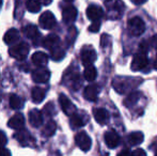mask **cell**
<instances>
[{
  "label": "cell",
  "mask_w": 157,
  "mask_h": 156,
  "mask_svg": "<svg viewBox=\"0 0 157 156\" xmlns=\"http://www.w3.org/2000/svg\"><path fill=\"white\" fill-rule=\"evenodd\" d=\"M143 79L141 78H132V77H117L112 81V86H113L114 90L118 93L123 94L125 92L129 91L130 89L138 87Z\"/></svg>",
  "instance_id": "obj_1"
},
{
  "label": "cell",
  "mask_w": 157,
  "mask_h": 156,
  "mask_svg": "<svg viewBox=\"0 0 157 156\" xmlns=\"http://www.w3.org/2000/svg\"><path fill=\"white\" fill-rule=\"evenodd\" d=\"M9 54L12 58L18 61H23L27 58L28 54H29V45L25 42H21L16 45L12 46L9 49Z\"/></svg>",
  "instance_id": "obj_2"
},
{
  "label": "cell",
  "mask_w": 157,
  "mask_h": 156,
  "mask_svg": "<svg viewBox=\"0 0 157 156\" xmlns=\"http://www.w3.org/2000/svg\"><path fill=\"white\" fill-rule=\"evenodd\" d=\"M128 32L134 36H139L144 32L145 30V24L140 17L136 16L132 17L128 21L127 24Z\"/></svg>",
  "instance_id": "obj_3"
},
{
  "label": "cell",
  "mask_w": 157,
  "mask_h": 156,
  "mask_svg": "<svg viewBox=\"0 0 157 156\" xmlns=\"http://www.w3.org/2000/svg\"><path fill=\"white\" fill-rule=\"evenodd\" d=\"M147 64H149V60H147V52L140 50L134 56L130 67L132 71H141V70H144L147 67Z\"/></svg>",
  "instance_id": "obj_4"
},
{
  "label": "cell",
  "mask_w": 157,
  "mask_h": 156,
  "mask_svg": "<svg viewBox=\"0 0 157 156\" xmlns=\"http://www.w3.org/2000/svg\"><path fill=\"white\" fill-rule=\"evenodd\" d=\"M75 141H76V144L79 146V149H81L82 151L87 152L91 149L92 146V141L91 138L89 137L86 131H80L78 133L76 136H75Z\"/></svg>",
  "instance_id": "obj_5"
},
{
  "label": "cell",
  "mask_w": 157,
  "mask_h": 156,
  "mask_svg": "<svg viewBox=\"0 0 157 156\" xmlns=\"http://www.w3.org/2000/svg\"><path fill=\"white\" fill-rule=\"evenodd\" d=\"M96 60V51L91 46H85L81 49V61L85 67L92 65V63Z\"/></svg>",
  "instance_id": "obj_6"
},
{
  "label": "cell",
  "mask_w": 157,
  "mask_h": 156,
  "mask_svg": "<svg viewBox=\"0 0 157 156\" xmlns=\"http://www.w3.org/2000/svg\"><path fill=\"white\" fill-rule=\"evenodd\" d=\"M59 103H60V106L62 108L63 112L66 116L71 117L72 115H74L76 112V107L72 103V101L65 95V94H60L59 95Z\"/></svg>",
  "instance_id": "obj_7"
},
{
  "label": "cell",
  "mask_w": 157,
  "mask_h": 156,
  "mask_svg": "<svg viewBox=\"0 0 157 156\" xmlns=\"http://www.w3.org/2000/svg\"><path fill=\"white\" fill-rule=\"evenodd\" d=\"M39 23L42 28L48 30V29H52V28L56 26L57 21H56L55 15L52 14V12H49V11H46V12H44L43 14L40 16Z\"/></svg>",
  "instance_id": "obj_8"
},
{
  "label": "cell",
  "mask_w": 157,
  "mask_h": 156,
  "mask_svg": "<svg viewBox=\"0 0 157 156\" xmlns=\"http://www.w3.org/2000/svg\"><path fill=\"white\" fill-rule=\"evenodd\" d=\"M31 77L34 82H39V83L47 82L50 78V72H49V70H47V69L39 67L37 70H34V71L32 72Z\"/></svg>",
  "instance_id": "obj_9"
},
{
  "label": "cell",
  "mask_w": 157,
  "mask_h": 156,
  "mask_svg": "<svg viewBox=\"0 0 157 156\" xmlns=\"http://www.w3.org/2000/svg\"><path fill=\"white\" fill-rule=\"evenodd\" d=\"M104 139H105L106 146L109 149H114L120 144V136L113 129L106 131L105 135H104Z\"/></svg>",
  "instance_id": "obj_10"
},
{
  "label": "cell",
  "mask_w": 157,
  "mask_h": 156,
  "mask_svg": "<svg viewBox=\"0 0 157 156\" xmlns=\"http://www.w3.org/2000/svg\"><path fill=\"white\" fill-rule=\"evenodd\" d=\"M104 12L101 10V8H99L98 6H95V4H91L89 6V8L87 9V16L90 21H96L103 17Z\"/></svg>",
  "instance_id": "obj_11"
},
{
  "label": "cell",
  "mask_w": 157,
  "mask_h": 156,
  "mask_svg": "<svg viewBox=\"0 0 157 156\" xmlns=\"http://www.w3.org/2000/svg\"><path fill=\"white\" fill-rule=\"evenodd\" d=\"M24 125H25V118H24V116L21 113L14 115L8 122V126L12 129H16V131L21 129L24 127Z\"/></svg>",
  "instance_id": "obj_12"
},
{
  "label": "cell",
  "mask_w": 157,
  "mask_h": 156,
  "mask_svg": "<svg viewBox=\"0 0 157 156\" xmlns=\"http://www.w3.org/2000/svg\"><path fill=\"white\" fill-rule=\"evenodd\" d=\"M62 17L64 23L66 24H71L73 21H75V19L77 17V9L73 6H68L66 8H64L62 12Z\"/></svg>",
  "instance_id": "obj_13"
},
{
  "label": "cell",
  "mask_w": 157,
  "mask_h": 156,
  "mask_svg": "<svg viewBox=\"0 0 157 156\" xmlns=\"http://www.w3.org/2000/svg\"><path fill=\"white\" fill-rule=\"evenodd\" d=\"M32 63L37 67H44L48 62V56L43 51H36L32 55Z\"/></svg>",
  "instance_id": "obj_14"
},
{
  "label": "cell",
  "mask_w": 157,
  "mask_h": 156,
  "mask_svg": "<svg viewBox=\"0 0 157 156\" xmlns=\"http://www.w3.org/2000/svg\"><path fill=\"white\" fill-rule=\"evenodd\" d=\"M99 93V89L96 85H89L85 88V91H83V96L87 101L90 102H94L96 101L97 95Z\"/></svg>",
  "instance_id": "obj_15"
},
{
  "label": "cell",
  "mask_w": 157,
  "mask_h": 156,
  "mask_svg": "<svg viewBox=\"0 0 157 156\" xmlns=\"http://www.w3.org/2000/svg\"><path fill=\"white\" fill-rule=\"evenodd\" d=\"M29 122L33 127H39L43 123V115L37 109H32L29 111Z\"/></svg>",
  "instance_id": "obj_16"
},
{
  "label": "cell",
  "mask_w": 157,
  "mask_h": 156,
  "mask_svg": "<svg viewBox=\"0 0 157 156\" xmlns=\"http://www.w3.org/2000/svg\"><path fill=\"white\" fill-rule=\"evenodd\" d=\"M19 131H17L16 135H15V137L17 138V140L19 141V143L21 144V146H29L30 143L33 141L31 135L29 134V131H26V129H18Z\"/></svg>",
  "instance_id": "obj_17"
},
{
  "label": "cell",
  "mask_w": 157,
  "mask_h": 156,
  "mask_svg": "<svg viewBox=\"0 0 157 156\" xmlns=\"http://www.w3.org/2000/svg\"><path fill=\"white\" fill-rule=\"evenodd\" d=\"M43 45L45 48L52 50L60 45V39H59V36H56V34H49V36H47L44 39Z\"/></svg>",
  "instance_id": "obj_18"
},
{
  "label": "cell",
  "mask_w": 157,
  "mask_h": 156,
  "mask_svg": "<svg viewBox=\"0 0 157 156\" xmlns=\"http://www.w3.org/2000/svg\"><path fill=\"white\" fill-rule=\"evenodd\" d=\"M93 116H94L95 121L101 125L106 124V123L108 122V120H109V115H108L107 110H106V109H103V108L94 109Z\"/></svg>",
  "instance_id": "obj_19"
},
{
  "label": "cell",
  "mask_w": 157,
  "mask_h": 156,
  "mask_svg": "<svg viewBox=\"0 0 157 156\" xmlns=\"http://www.w3.org/2000/svg\"><path fill=\"white\" fill-rule=\"evenodd\" d=\"M18 39H19V33H18V31H17L16 29H14V28L8 30V31L6 32V34H4V36H3L4 43L9 44V45H10V44L16 43V42L18 41Z\"/></svg>",
  "instance_id": "obj_20"
},
{
  "label": "cell",
  "mask_w": 157,
  "mask_h": 156,
  "mask_svg": "<svg viewBox=\"0 0 157 156\" xmlns=\"http://www.w3.org/2000/svg\"><path fill=\"white\" fill-rule=\"evenodd\" d=\"M31 97L33 103L35 104H40V103L43 102L44 97H45V90L42 89L40 87H35L32 89L31 91Z\"/></svg>",
  "instance_id": "obj_21"
},
{
  "label": "cell",
  "mask_w": 157,
  "mask_h": 156,
  "mask_svg": "<svg viewBox=\"0 0 157 156\" xmlns=\"http://www.w3.org/2000/svg\"><path fill=\"white\" fill-rule=\"evenodd\" d=\"M9 104H10L11 108L17 110V109H21L24 106V100L16 94H11L10 97H9Z\"/></svg>",
  "instance_id": "obj_22"
},
{
  "label": "cell",
  "mask_w": 157,
  "mask_h": 156,
  "mask_svg": "<svg viewBox=\"0 0 157 156\" xmlns=\"http://www.w3.org/2000/svg\"><path fill=\"white\" fill-rule=\"evenodd\" d=\"M57 129V124L55 121L50 120L44 125V128L42 131V135L45 136V137H52L55 133H56Z\"/></svg>",
  "instance_id": "obj_23"
},
{
  "label": "cell",
  "mask_w": 157,
  "mask_h": 156,
  "mask_svg": "<svg viewBox=\"0 0 157 156\" xmlns=\"http://www.w3.org/2000/svg\"><path fill=\"white\" fill-rule=\"evenodd\" d=\"M143 139H144V136L141 131H134L128 136V142L130 146H139L143 142Z\"/></svg>",
  "instance_id": "obj_24"
},
{
  "label": "cell",
  "mask_w": 157,
  "mask_h": 156,
  "mask_svg": "<svg viewBox=\"0 0 157 156\" xmlns=\"http://www.w3.org/2000/svg\"><path fill=\"white\" fill-rule=\"evenodd\" d=\"M140 96H141L140 92H137V91L136 92H132V93H130L129 95L125 98L124 105L126 107H128V108L135 106V105L138 103V101L140 100Z\"/></svg>",
  "instance_id": "obj_25"
},
{
  "label": "cell",
  "mask_w": 157,
  "mask_h": 156,
  "mask_svg": "<svg viewBox=\"0 0 157 156\" xmlns=\"http://www.w3.org/2000/svg\"><path fill=\"white\" fill-rule=\"evenodd\" d=\"M86 124V119L83 118L82 115H78L75 112L74 115L71 116V125L74 128H79V127L83 126Z\"/></svg>",
  "instance_id": "obj_26"
},
{
  "label": "cell",
  "mask_w": 157,
  "mask_h": 156,
  "mask_svg": "<svg viewBox=\"0 0 157 156\" xmlns=\"http://www.w3.org/2000/svg\"><path fill=\"white\" fill-rule=\"evenodd\" d=\"M23 31H24V34H25L27 38L31 39V40H35L40 36L39 30H37V28L35 27L34 25L26 26V27H24Z\"/></svg>",
  "instance_id": "obj_27"
},
{
  "label": "cell",
  "mask_w": 157,
  "mask_h": 156,
  "mask_svg": "<svg viewBox=\"0 0 157 156\" xmlns=\"http://www.w3.org/2000/svg\"><path fill=\"white\" fill-rule=\"evenodd\" d=\"M50 55H52V59L55 61H60L62 60L65 56V51L63 50V48H61V46L59 45L58 47L54 48L50 50Z\"/></svg>",
  "instance_id": "obj_28"
},
{
  "label": "cell",
  "mask_w": 157,
  "mask_h": 156,
  "mask_svg": "<svg viewBox=\"0 0 157 156\" xmlns=\"http://www.w3.org/2000/svg\"><path fill=\"white\" fill-rule=\"evenodd\" d=\"M106 6L109 10H113L116 12H121L123 8V4L121 0H106Z\"/></svg>",
  "instance_id": "obj_29"
},
{
  "label": "cell",
  "mask_w": 157,
  "mask_h": 156,
  "mask_svg": "<svg viewBox=\"0 0 157 156\" xmlns=\"http://www.w3.org/2000/svg\"><path fill=\"white\" fill-rule=\"evenodd\" d=\"M26 8L29 12L37 13L41 10V2L39 0H27L26 2Z\"/></svg>",
  "instance_id": "obj_30"
},
{
  "label": "cell",
  "mask_w": 157,
  "mask_h": 156,
  "mask_svg": "<svg viewBox=\"0 0 157 156\" xmlns=\"http://www.w3.org/2000/svg\"><path fill=\"white\" fill-rule=\"evenodd\" d=\"M83 76L87 79L88 81H93L97 76V72L96 69L93 67V65H89V67H86L85 69V73H83Z\"/></svg>",
  "instance_id": "obj_31"
},
{
  "label": "cell",
  "mask_w": 157,
  "mask_h": 156,
  "mask_svg": "<svg viewBox=\"0 0 157 156\" xmlns=\"http://www.w3.org/2000/svg\"><path fill=\"white\" fill-rule=\"evenodd\" d=\"M77 36V30L75 27H71L70 30H68V36H67V39H66V41H67V44H72L73 42L75 41V38H76Z\"/></svg>",
  "instance_id": "obj_32"
},
{
  "label": "cell",
  "mask_w": 157,
  "mask_h": 156,
  "mask_svg": "<svg viewBox=\"0 0 157 156\" xmlns=\"http://www.w3.org/2000/svg\"><path fill=\"white\" fill-rule=\"evenodd\" d=\"M43 112L45 113V115H47V116H52V113L55 112L54 104H52V103H48V104L45 106V108H44Z\"/></svg>",
  "instance_id": "obj_33"
},
{
  "label": "cell",
  "mask_w": 157,
  "mask_h": 156,
  "mask_svg": "<svg viewBox=\"0 0 157 156\" xmlns=\"http://www.w3.org/2000/svg\"><path fill=\"white\" fill-rule=\"evenodd\" d=\"M101 28V21H93V23L90 25L89 27V31L90 32H97Z\"/></svg>",
  "instance_id": "obj_34"
},
{
  "label": "cell",
  "mask_w": 157,
  "mask_h": 156,
  "mask_svg": "<svg viewBox=\"0 0 157 156\" xmlns=\"http://www.w3.org/2000/svg\"><path fill=\"white\" fill-rule=\"evenodd\" d=\"M6 142H8V138H6V134L2 131H0V148H3L6 144Z\"/></svg>",
  "instance_id": "obj_35"
},
{
  "label": "cell",
  "mask_w": 157,
  "mask_h": 156,
  "mask_svg": "<svg viewBox=\"0 0 157 156\" xmlns=\"http://www.w3.org/2000/svg\"><path fill=\"white\" fill-rule=\"evenodd\" d=\"M109 41H110V36H107V34H103V36H101V47H106V46L108 45V43H109Z\"/></svg>",
  "instance_id": "obj_36"
},
{
  "label": "cell",
  "mask_w": 157,
  "mask_h": 156,
  "mask_svg": "<svg viewBox=\"0 0 157 156\" xmlns=\"http://www.w3.org/2000/svg\"><path fill=\"white\" fill-rule=\"evenodd\" d=\"M132 156H147V153L142 149H137L132 153Z\"/></svg>",
  "instance_id": "obj_37"
},
{
  "label": "cell",
  "mask_w": 157,
  "mask_h": 156,
  "mask_svg": "<svg viewBox=\"0 0 157 156\" xmlns=\"http://www.w3.org/2000/svg\"><path fill=\"white\" fill-rule=\"evenodd\" d=\"M150 45H151L153 48L157 49V34H155L154 36H152L151 41H150Z\"/></svg>",
  "instance_id": "obj_38"
},
{
  "label": "cell",
  "mask_w": 157,
  "mask_h": 156,
  "mask_svg": "<svg viewBox=\"0 0 157 156\" xmlns=\"http://www.w3.org/2000/svg\"><path fill=\"white\" fill-rule=\"evenodd\" d=\"M118 156H132V153H130V151L128 149H124V150H122L119 153Z\"/></svg>",
  "instance_id": "obj_39"
},
{
  "label": "cell",
  "mask_w": 157,
  "mask_h": 156,
  "mask_svg": "<svg viewBox=\"0 0 157 156\" xmlns=\"http://www.w3.org/2000/svg\"><path fill=\"white\" fill-rule=\"evenodd\" d=\"M0 156H11V153L9 150L4 148H0Z\"/></svg>",
  "instance_id": "obj_40"
},
{
  "label": "cell",
  "mask_w": 157,
  "mask_h": 156,
  "mask_svg": "<svg viewBox=\"0 0 157 156\" xmlns=\"http://www.w3.org/2000/svg\"><path fill=\"white\" fill-rule=\"evenodd\" d=\"M41 2V4H44V6H48L52 2V0H39Z\"/></svg>",
  "instance_id": "obj_41"
},
{
  "label": "cell",
  "mask_w": 157,
  "mask_h": 156,
  "mask_svg": "<svg viewBox=\"0 0 157 156\" xmlns=\"http://www.w3.org/2000/svg\"><path fill=\"white\" fill-rule=\"evenodd\" d=\"M130 1L135 4H142V3H144L147 0H130Z\"/></svg>",
  "instance_id": "obj_42"
},
{
  "label": "cell",
  "mask_w": 157,
  "mask_h": 156,
  "mask_svg": "<svg viewBox=\"0 0 157 156\" xmlns=\"http://www.w3.org/2000/svg\"><path fill=\"white\" fill-rule=\"evenodd\" d=\"M153 67H154V69H155V70H157V55H156V58H155V60H154Z\"/></svg>",
  "instance_id": "obj_43"
},
{
  "label": "cell",
  "mask_w": 157,
  "mask_h": 156,
  "mask_svg": "<svg viewBox=\"0 0 157 156\" xmlns=\"http://www.w3.org/2000/svg\"><path fill=\"white\" fill-rule=\"evenodd\" d=\"M64 1H66V2H72V1H74V0H64Z\"/></svg>",
  "instance_id": "obj_44"
},
{
  "label": "cell",
  "mask_w": 157,
  "mask_h": 156,
  "mask_svg": "<svg viewBox=\"0 0 157 156\" xmlns=\"http://www.w3.org/2000/svg\"><path fill=\"white\" fill-rule=\"evenodd\" d=\"M0 100H1V96H0Z\"/></svg>",
  "instance_id": "obj_45"
},
{
  "label": "cell",
  "mask_w": 157,
  "mask_h": 156,
  "mask_svg": "<svg viewBox=\"0 0 157 156\" xmlns=\"http://www.w3.org/2000/svg\"><path fill=\"white\" fill-rule=\"evenodd\" d=\"M0 4H1V1H0Z\"/></svg>",
  "instance_id": "obj_46"
},
{
  "label": "cell",
  "mask_w": 157,
  "mask_h": 156,
  "mask_svg": "<svg viewBox=\"0 0 157 156\" xmlns=\"http://www.w3.org/2000/svg\"><path fill=\"white\" fill-rule=\"evenodd\" d=\"M156 156H157V155H156Z\"/></svg>",
  "instance_id": "obj_47"
}]
</instances>
